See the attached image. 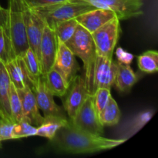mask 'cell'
<instances>
[{"instance_id":"1","label":"cell","mask_w":158,"mask_h":158,"mask_svg":"<svg viewBox=\"0 0 158 158\" xmlns=\"http://www.w3.org/2000/svg\"><path fill=\"white\" fill-rule=\"evenodd\" d=\"M126 139H110L82 131L69 123L62 127L50 140L52 146L60 152L72 154H89L120 146Z\"/></svg>"},{"instance_id":"2","label":"cell","mask_w":158,"mask_h":158,"mask_svg":"<svg viewBox=\"0 0 158 158\" xmlns=\"http://www.w3.org/2000/svg\"><path fill=\"white\" fill-rule=\"evenodd\" d=\"M76 56L83 62V79L86 92L89 96L94 95L95 87V68L97 52L91 34L79 25L72 38L66 43Z\"/></svg>"},{"instance_id":"3","label":"cell","mask_w":158,"mask_h":158,"mask_svg":"<svg viewBox=\"0 0 158 158\" xmlns=\"http://www.w3.org/2000/svg\"><path fill=\"white\" fill-rule=\"evenodd\" d=\"M6 29L15 57H22L29 48L26 36L22 0H9Z\"/></svg>"},{"instance_id":"4","label":"cell","mask_w":158,"mask_h":158,"mask_svg":"<svg viewBox=\"0 0 158 158\" xmlns=\"http://www.w3.org/2000/svg\"><path fill=\"white\" fill-rule=\"evenodd\" d=\"M95 9V7L81 2L68 0L49 6L31 9L36 12L52 29L60 22L75 19L78 15Z\"/></svg>"},{"instance_id":"5","label":"cell","mask_w":158,"mask_h":158,"mask_svg":"<svg viewBox=\"0 0 158 158\" xmlns=\"http://www.w3.org/2000/svg\"><path fill=\"white\" fill-rule=\"evenodd\" d=\"M120 32V20L116 16L90 33L95 45L97 55L112 59Z\"/></svg>"},{"instance_id":"6","label":"cell","mask_w":158,"mask_h":158,"mask_svg":"<svg viewBox=\"0 0 158 158\" xmlns=\"http://www.w3.org/2000/svg\"><path fill=\"white\" fill-rule=\"evenodd\" d=\"M115 13L120 20L138 17L143 14V0H74Z\"/></svg>"},{"instance_id":"7","label":"cell","mask_w":158,"mask_h":158,"mask_svg":"<svg viewBox=\"0 0 158 158\" xmlns=\"http://www.w3.org/2000/svg\"><path fill=\"white\" fill-rule=\"evenodd\" d=\"M70 122L76 127L95 135L102 136L103 133L104 127L100 123L91 96H87L75 118Z\"/></svg>"},{"instance_id":"8","label":"cell","mask_w":158,"mask_h":158,"mask_svg":"<svg viewBox=\"0 0 158 158\" xmlns=\"http://www.w3.org/2000/svg\"><path fill=\"white\" fill-rule=\"evenodd\" d=\"M57 43L54 31L45 23L40 45L39 63L42 76H44L53 66L57 52Z\"/></svg>"},{"instance_id":"9","label":"cell","mask_w":158,"mask_h":158,"mask_svg":"<svg viewBox=\"0 0 158 158\" xmlns=\"http://www.w3.org/2000/svg\"><path fill=\"white\" fill-rule=\"evenodd\" d=\"M23 17H24L28 43L29 48L33 51L39 60L40 45L43 35V29H44L45 22L36 12L26 6L23 2Z\"/></svg>"},{"instance_id":"10","label":"cell","mask_w":158,"mask_h":158,"mask_svg":"<svg viewBox=\"0 0 158 158\" xmlns=\"http://www.w3.org/2000/svg\"><path fill=\"white\" fill-rule=\"evenodd\" d=\"M57 52L52 68L58 71L68 85H70L77 75L80 67L76 60V56L66 43L57 42Z\"/></svg>"},{"instance_id":"11","label":"cell","mask_w":158,"mask_h":158,"mask_svg":"<svg viewBox=\"0 0 158 158\" xmlns=\"http://www.w3.org/2000/svg\"><path fill=\"white\" fill-rule=\"evenodd\" d=\"M88 94L82 75H77L71 82L63 103L64 110L70 120H73L86 100Z\"/></svg>"},{"instance_id":"12","label":"cell","mask_w":158,"mask_h":158,"mask_svg":"<svg viewBox=\"0 0 158 158\" xmlns=\"http://www.w3.org/2000/svg\"><path fill=\"white\" fill-rule=\"evenodd\" d=\"M32 90L35 94L39 110L43 113V115L66 117L64 109L56 104L54 100L53 94L48 88L43 77H41L38 86Z\"/></svg>"},{"instance_id":"13","label":"cell","mask_w":158,"mask_h":158,"mask_svg":"<svg viewBox=\"0 0 158 158\" xmlns=\"http://www.w3.org/2000/svg\"><path fill=\"white\" fill-rule=\"evenodd\" d=\"M16 89L21 100L23 120L33 126H40L44 120V117L40 114L32 89L29 86H26L23 89Z\"/></svg>"},{"instance_id":"14","label":"cell","mask_w":158,"mask_h":158,"mask_svg":"<svg viewBox=\"0 0 158 158\" xmlns=\"http://www.w3.org/2000/svg\"><path fill=\"white\" fill-rule=\"evenodd\" d=\"M117 62L112 59L97 56L95 68V87L110 89L114 84Z\"/></svg>"},{"instance_id":"15","label":"cell","mask_w":158,"mask_h":158,"mask_svg":"<svg viewBox=\"0 0 158 158\" xmlns=\"http://www.w3.org/2000/svg\"><path fill=\"white\" fill-rule=\"evenodd\" d=\"M114 17H116V15L112 11L95 8L78 15L75 19L80 26L84 28L89 33H93Z\"/></svg>"},{"instance_id":"16","label":"cell","mask_w":158,"mask_h":158,"mask_svg":"<svg viewBox=\"0 0 158 158\" xmlns=\"http://www.w3.org/2000/svg\"><path fill=\"white\" fill-rule=\"evenodd\" d=\"M10 84V79L5 64L0 61V118L5 122L14 123L9 106Z\"/></svg>"},{"instance_id":"17","label":"cell","mask_w":158,"mask_h":158,"mask_svg":"<svg viewBox=\"0 0 158 158\" xmlns=\"http://www.w3.org/2000/svg\"><path fill=\"white\" fill-rule=\"evenodd\" d=\"M5 66L11 83L16 89H23L26 86H29L32 88L22 57L16 56L11 59L5 64Z\"/></svg>"},{"instance_id":"18","label":"cell","mask_w":158,"mask_h":158,"mask_svg":"<svg viewBox=\"0 0 158 158\" xmlns=\"http://www.w3.org/2000/svg\"><path fill=\"white\" fill-rule=\"evenodd\" d=\"M139 77L130 65L117 62V70L114 86L121 93H128L138 81Z\"/></svg>"},{"instance_id":"19","label":"cell","mask_w":158,"mask_h":158,"mask_svg":"<svg viewBox=\"0 0 158 158\" xmlns=\"http://www.w3.org/2000/svg\"><path fill=\"white\" fill-rule=\"evenodd\" d=\"M44 120L37 127L36 136L46 137L49 140H52L57 131L69 123L66 117H57V116H43Z\"/></svg>"},{"instance_id":"20","label":"cell","mask_w":158,"mask_h":158,"mask_svg":"<svg viewBox=\"0 0 158 158\" xmlns=\"http://www.w3.org/2000/svg\"><path fill=\"white\" fill-rule=\"evenodd\" d=\"M22 58L24 62L28 78H29V82L32 85V89H33L34 88L38 86L42 77L38 58L30 48H29L26 50V52L22 56Z\"/></svg>"},{"instance_id":"21","label":"cell","mask_w":158,"mask_h":158,"mask_svg":"<svg viewBox=\"0 0 158 158\" xmlns=\"http://www.w3.org/2000/svg\"><path fill=\"white\" fill-rule=\"evenodd\" d=\"M47 85L48 88L53 96L63 97L66 96L69 86L66 83L61 74L52 68L46 75L42 76Z\"/></svg>"},{"instance_id":"22","label":"cell","mask_w":158,"mask_h":158,"mask_svg":"<svg viewBox=\"0 0 158 158\" xmlns=\"http://www.w3.org/2000/svg\"><path fill=\"white\" fill-rule=\"evenodd\" d=\"M120 117H121V113L120 108L117 105V101L111 96L106 107L99 115L100 123L103 127L114 126L119 123Z\"/></svg>"},{"instance_id":"23","label":"cell","mask_w":158,"mask_h":158,"mask_svg":"<svg viewBox=\"0 0 158 158\" xmlns=\"http://www.w3.org/2000/svg\"><path fill=\"white\" fill-rule=\"evenodd\" d=\"M78 26L77 20L75 19H71L57 23L52 29L55 32L57 42L66 43L74 35Z\"/></svg>"},{"instance_id":"24","label":"cell","mask_w":158,"mask_h":158,"mask_svg":"<svg viewBox=\"0 0 158 158\" xmlns=\"http://www.w3.org/2000/svg\"><path fill=\"white\" fill-rule=\"evenodd\" d=\"M139 69L146 73H154L158 70V52L148 50L137 57Z\"/></svg>"},{"instance_id":"25","label":"cell","mask_w":158,"mask_h":158,"mask_svg":"<svg viewBox=\"0 0 158 158\" xmlns=\"http://www.w3.org/2000/svg\"><path fill=\"white\" fill-rule=\"evenodd\" d=\"M9 106L14 123L23 120L21 100L15 86L11 83L9 89Z\"/></svg>"},{"instance_id":"26","label":"cell","mask_w":158,"mask_h":158,"mask_svg":"<svg viewBox=\"0 0 158 158\" xmlns=\"http://www.w3.org/2000/svg\"><path fill=\"white\" fill-rule=\"evenodd\" d=\"M15 58L6 26H0V61L6 64L11 59Z\"/></svg>"},{"instance_id":"27","label":"cell","mask_w":158,"mask_h":158,"mask_svg":"<svg viewBox=\"0 0 158 158\" xmlns=\"http://www.w3.org/2000/svg\"><path fill=\"white\" fill-rule=\"evenodd\" d=\"M36 130L37 127L33 126L25 120L15 123L12 128V140L36 136Z\"/></svg>"},{"instance_id":"28","label":"cell","mask_w":158,"mask_h":158,"mask_svg":"<svg viewBox=\"0 0 158 158\" xmlns=\"http://www.w3.org/2000/svg\"><path fill=\"white\" fill-rule=\"evenodd\" d=\"M110 97V89H108V88L97 89L95 94L93 96V100H94V107L98 114V117L100 113L106 107Z\"/></svg>"},{"instance_id":"29","label":"cell","mask_w":158,"mask_h":158,"mask_svg":"<svg viewBox=\"0 0 158 158\" xmlns=\"http://www.w3.org/2000/svg\"><path fill=\"white\" fill-rule=\"evenodd\" d=\"M153 117V113L151 111H145L141 113L138 116L134 118V120L130 122L128 128H127V133L132 136L138 131H140Z\"/></svg>"},{"instance_id":"30","label":"cell","mask_w":158,"mask_h":158,"mask_svg":"<svg viewBox=\"0 0 158 158\" xmlns=\"http://www.w3.org/2000/svg\"><path fill=\"white\" fill-rule=\"evenodd\" d=\"M65 1H68V0H22V2L30 9L49 6V5L62 2Z\"/></svg>"},{"instance_id":"31","label":"cell","mask_w":158,"mask_h":158,"mask_svg":"<svg viewBox=\"0 0 158 158\" xmlns=\"http://www.w3.org/2000/svg\"><path fill=\"white\" fill-rule=\"evenodd\" d=\"M115 54L117 58V62L123 64L130 65L134 60V55L131 52L125 51L121 47H118L116 49Z\"/></svg>"},{"instance_id":"32","label":"cell","mask_w":158,"mask_h":158,"mask_svg":"<svg viewBox=\"0 0 158 158\" xmlns=\"http://www.w3.org/2000/svg\"><path fill=\"white\" fill-rule=\"evenodd\" d=\"M13 123L3 122L0 124V139L2 141L12 140V128Z\"/></svg>"},{"instance_id":"33","label":"cell","mask_w":158,"mask_h":158,"mask_svg":"<svg viewBox=\"0 0 158 158\" xmlns=\"http://www.w3.org/2000/svg\"><path fill=\"white\" fill-rule=\"evenodd\" d=\"M8 21V9H4L0 5V26H7Z\"/></svg>"},{"instance_id":"34","label":"cell","mask_w":158,"mask_h":158,"mask_svg":"<svg viewBox=\"0 0 158 158\" xmlns=\"http://www.w3.org/2000/svg\"><path fill=\"white\" fill-rule=\"evenodd\" d=\"M3 122H5V121H4V120H2V119H1V118H0V124H1V123H3Z\"/></svg>"},{"instance_id":"35","label":"cell","mask_w":158,"mask_h":158,"mask_svg":"<svg viewBox=\"0 0 158 158\" xmlns=\"http://www.w3.org/2000/svg\"><path fill=\"white\" fill-rule=\"evenodd\" d=\"M2 148V140H1V139H0V148Z\"/></svg>"}]
</instances>
